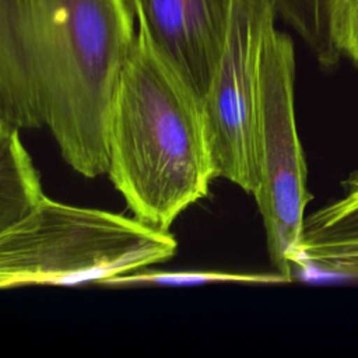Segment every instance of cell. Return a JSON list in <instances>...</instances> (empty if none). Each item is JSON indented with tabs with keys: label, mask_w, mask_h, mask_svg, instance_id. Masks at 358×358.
<instances>
[{
	"label": "cell",
	"mask_w": 358,
	"mask_h": 358,
	"mask_svg": "<svg viewBox=\"0 0 358 358\" xmlns=\"http://www.w3.org/2000/svg\"><path fill=\"white\" fill-rule=\"evenodd\" d=\"M129 0H0V123L49 129L85 178L108 173V122L136 32Z\"/></svg>",
	"instance_id": "1"
},
{
	"label": "cell",
	"mask_w": 358,
	"mask_h": 358,
	"mask_svg": "<svg viewBox=\"0 0 358 358\" xmlns=\"http://www.w3.org/2000/svg\"><path fill=\"white\" fill-rule=\"evenodd\" d=\"M108 176L134 217L159 231L217 179L201 99L138 29L110 106Z\"/></svg>",
	"instance_id": "2"
},
{
	"label": "cell",
	"mask_w": 358,
	"mask_h": 358,
	"mask_svg": "<svg viewBox=\"0 0 358 358\" xmlns=\"http://www.w3.org/2000/svg\"><path fill=\"white\" fill-rule=\"evenodd\" d=\"M178 249L169 231L96 208L45 197L0 232V288L99 284L168 262Z\"/></svg>",
	"instance_id": "3"
},
{
	"label": "cell",
	"mask_w": 358,
	"mask_h": 358,
	"mask_svg": "<svg viewBox=\"0 0 358 358\" xmlns=\"http://www.w3.org/2000/svg\"><path fill=\"white\" fill-rule=\"evenodd\" d=\"M295 52L291 38L274 28L267 39L260 78L255 138L253 197L263 218L270 262L294 280L292 262L305 210L312 200L295 119Z\"/></svg>",
	"instance_id": "4"
},
{
	"label": "cell",
	"mask_w": 358,
	"mask_h": 358,
	"mask_svg": "<svg viewBox=\"0 0 358 358\" xmlns=\"http://www.w3.org/2000/svg\"><path fill=\"white\" fill-rule=\"evenodd\" d=\"M275 17L267 0L234 1L227 45L203 101L217 178L250 194L262 64Z\"/></svg>",
	"instance_id": "5"
},
{
	"label": "cell",
	"mask_w": 358,
	"mask_h": 358,
	"mask_svg": "<svg viewBox=\"0 0 358 358\" xmlns=\"http://www.w3.org/2000/svg\"><path fill=\"white\" fill-rule=\"evenodd\" d=\"M235 0H129L137 29L204 101L222 57Z\"/></svg>",
	"instance_id": "6"
},
{
	"label": "cell",
	"mask_w": 358,
	"mask_h": 358,
	"mask_svg": "<svg viewBox=\"0 0 358 358\" xmlns=\"http://www.w3.org/2000/svg\"><path fill=\"white\" fill-rule=\"evenodd\" d=\"M343 194L305 217L294 256V278H358V171L341 182Z\"/></svg>",
	"instance_id": "7"
},
{
	"label": "cell",
	"mask_w": 358,
	"mask_h": 358,
	"mask_svg": "<svg viewBox=\"0 0 358 358\" xmlns=\"http://www.w3.org/2000/svg\"><path fill=\"white\" fill-rule=\"evenodd\" d=\"M45 197L20 129L0 123V232L29 215Z\"/></svg>",
	"instance_id": "8"
},
{
	"label": "cell",
	"mask_w": 358,
	"mask_h": 358,
	"mask_svg": "<svg viewBox=\"0 0 358 358\" xmlns=\"http://www.w3.org/2000/svg\"><path fill=\"white\" fill-rule=\"evenodd\" d=\"M277 17H281L303 39L323 67H333L341 55L337 52L329 27V0H267Z\"/></svg>",
	"instance_id": "9"
},
{
	"label": "cell",
	"mask_w": 358,
	"mask_h": 358,
	"mask_svg": "<svg viewBox=\"0 0 358 358\" xmlns=\"http://www.w3.org/2000/svg\"><path fill=\"white\" fill-rule=\"evenodd\" d=\"M151 267V266H150ZM143 267L99 282V287L130 288L144 285H197L211 282H242V284H281L288 282L280 273H229L217 270H190V271H161Z\"/></svg>",
	"instance_id": "10"
},
{
	"label": "cell",
	"mask_w": 358,
	"mask_h": 358,
	"mask_svg": "<svg viewBox=\"0 0 358 358\" xmlns=\"http://www.w3.org/2000/svg\"><path fill=\"white\" fill-rule=\"evenodd\" d=\"M329 27L337 52L358 63V0H329Z\"/></svg>",
	"instance_id": "11"
}]
</instances>
